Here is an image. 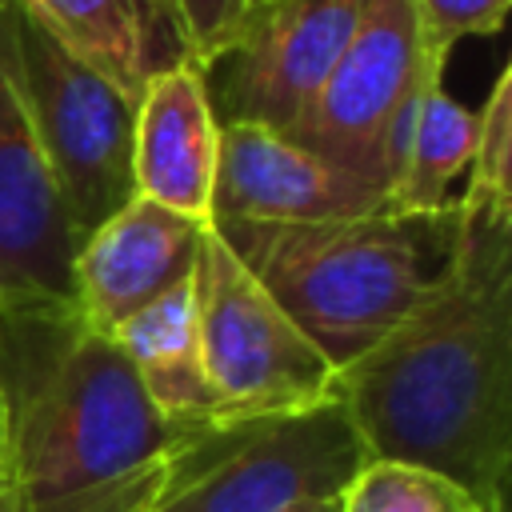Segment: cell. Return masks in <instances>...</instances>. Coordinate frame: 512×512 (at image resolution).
<instances>
[{"label": "cell", "instance_id": "cell-1", "mask_svg": "<svg viewBox=\"0 0 512 512\" xmlns=\"http://www.w3.org/2000/svg\"><path fill=\"white\" fill-rule=\"evenodd\" d=\"M368 460H404L508 512L512 204L456 192V252L432 296L336 372Z\"/></svg>", "mask_w": 512, "mask_h": 512}, {"label": "cell", "instance_id": "cell-2", "mask_svg": "<svg viewBox=\"0 0 512 512\" xmlns=\"http://www.w3.org/2000/svg\"><path fill=\"white\" fill-rule=\"evenodd\" d=\"M0 412L16 512H148L196 432L148 404L76 304L0 312Z\"/></svg>", "mask_w": 512, "mask_h": 512}, {"label": "cell", "instance_id": "cell-3", "mask_svg": "<svg viewBox=\"0 0 512 512\" xmlns=\"http://www.w3.org/2000/svg\"><path fill=\"white\" fill-rule=\"evenodd\" d=\"M212 232L340 372L448 276L456 204L448 212L376 208L304 224L220 220Z\"/></svg>", "mask_w": 512, "mask_h": 512}, {"label": "cell", "instance_id": "cell-4", "mask_svg": "<svg viewBox=\"0 0 512 512\" xmlns=\"http://www.w3.org/2000/svg\"><path fill=\"white\" fill-rule=\"evenodd\" d=\"M364 464V440L340 400L216 420L180 448L148 512H300L340 500Z\"/></svg>", "mask_w": 512, "mask_h": 512}, {"label": "cell", "instance_id": "cell-5", "mask_svg": "<svg viewBox=\"0 0 512 512\" xmlns=\"http://www.w3.org/2000/svg\"><path fill=\"white\" fill-rule=\"evenodd\" d=\"M192 288L220 420L308 412L336 400V368L212 228L204 232Z\"/></svg>", "mask_w": 512, "mask_h": 512}, {"label": "cell", "instance_id": "cell-6", "mask_svg": "<svg viewBox=\"0 0 512 512\" xmlns=\"http://www.w3.org/2000/svg\"><path fill=\"white\" fill-rule=\"evenodd\" d=\"M12 20L24 104L68 220L84 240L96 224H104L136 196V100L88 64L72 60L16 4Z\"/></svg>", "mask_w": 512, "mask_h": 512}, {"label": "cell", "instance_id": "cell-7", "mask_svg": "<svg viewBox=\"0 0 512 512\" xmlns=\"http://www.w3.org/2000/svg\"><path fill=\"white\" fill-rule=\"evenodd\" d=\"M428 76L436 72H424L420 64L408 0H364L328 80L284 136L388 196L384 136Z\"/></svg>", "mask_w": 512, "mask_h": 512}, {"label": "cell", "instance_id": "cell-8", "mask_svg": "<svg viewBox=\"0 0 512 512\" xmlns=\"http://www.w3.org/2000/svg\"><path fill=\"white\" fill-rule=\"evenodd\" d=\"M76 248L80 236L24 104L12 0H0V312L76 304Z\"/></svg>", "mask_w": 512, "mask_h": 512}, {"label": "cell", "instance_id": "cell-9", "mask_svg": "<svg viewBox=\"0 0 512 512\" xmlns=\"http://www.w3.org/2000/svg\"><path fill=\"white\" fill-rule=\"evenodd\" d=\"M364 0H268L248 32L204 68L220 124L292 132L344 52Z\"/></svg>", "mask_w": 512, "mask_h": 512}, {"label": "cell", "instance_id": "cell-10", "mask_svg": "<svg viewBox=\"0 0 512 512\" xmlns=\"http://www.w3.org/2000/svg\"><path fill=\"white\" fill-rule=\"evenodd\" d=\"M376 208H388L380 188L340 172L292 136L264 124H220L212 224H304Z\"/></svg>", "mask_w": 512, "mask_h": 512}, {"label": "cell", "instance_id": "cell-11", "mask_svg": "<svg viewBox=\"0 0 512 512\" xmlns=\"http://www.w3.org/2000/svg\"><path fill=\"white\" fill-rule=\"evenodd\" d=\"M208 228L212 224L132 196L76 248V312L112 336L144 304L192 280Z\"/></svg>", "mask_w": 512, "mask_h": 512}, {"label": "cell", "instance_id": "cell-12", "mask_svg": "<svg viewBox=\"0 0 512 512\" xmlns=\"http://www.w3.org/2000/svg\"><path fill=\"white\" fill-rule=\"evenodd\" d=\"M220 120L212 112L204 72L176 64L136 100L132 180L136 196L156 200L188 220L212 224Z\"/></svg>", "mask_w": 512, "mask_h": 512}, {"label": "cell", "instance_id": "cell-13", "mask_svg": "<svg viewBox=\"0 0 512 512\" xmlns=\"http://www.w3.org/2000/svg\"><path fill=\"white\" fill-rule=\"evenodd\" d=\"M48 40L120 92H140L184 60L164 0H12Z\"/></svg>", "mask_w": 512, "mask_h": 512}, {"label": "cell", "instance_id": "cell-14", "mask_svg": "<svg viewBox=\"0 0 512 512\" xmlns=\"http://www.w3.org/2000/svg\"><path fill=\"white\" fill-rule=\"evenodd\" d=\"M116 348L132 364L148 404L176 428H204L220 420L216 392L208 384L196 288L192 280L168 288L112 332Z\"/></svg>", "mask_w": 512, "mask_h": 512}, {"label": "cell", "instance_id": "cell-15", "mask_svg": "<svg viewBox=\"0 0 512 512\" xmlns=\"http://www.w3.org/2000/svg\"><path fill=\"white\" fill-rule=\"evenodd\" d=\"M476 148V112L460 104L444 84H428L408 152L388 188V208L400 212H448L456 204L452 184L468 172Z\"/></svg>", "mask_w": 512, "mask_h": 512}, {"label": "cell", "instance_id": "cell-16", "mask_svg": "<svg viewBox=\"0 0 512 512\" xmlns=\"http://www.w3.org/2000/svg\"><path fill=\"white\" fill-rule=\"evenodd\" d=\"M336 512H488V508L444 472L404 460H368L340 492Z\"/></svg>", "mask_w": 512, "mask_h": 512}, {"label": "cell", "instance_id": "cell-17", "mask_svg": "<svg viewBox=\"0 0 512 512\" xmlns=\"http://www.w3.org/2000/svg\"><path fill=\"white\" fill-rule=\"evenodd\" d=\"M464 196L512 204V72L504 68L476 108V148L464 172Z\"/></svg>", "mask_w": 512, "mask_h": 512}, {"label": "cell", "instance_id": "cell-18", "mask_svg": "<svg viewBox=\"0 0 512 512\" xmlns=\"http://www.w3.org/2000/svg\"><path fill=\"white\" fill-rule=\"evenodd\" d=\"M420 64L444 76L448 56L468 36H496L508 16V0H408Z\"/></svg>", "mask_w": 512, "mask_h": 512}, {"label": "cell", "instance_id": "cell-19", "mask_svg": "<svg viewBox=\"0 0 512 512\" xmlns=\"http://www.w3.org/2000/svg\"><path fill=\"white\" fill-rule=\"evenodd\" d=\"M268 0H164L184 60L192 68H212L256 20Z\"/></svg>", "mask_w": 512, "mask_h": 512}, {"label": "cell", "instance_id": "cell-20", "mask_svg": "<svg viewBox=\"0 0 512 512\" xmlns=\"http://www.w3.org/2000/svg\"><path fill=\"white\" fill-rule=\"evenodd\" d=\"M0 512H16V504H12V496H8V484H4V476H0Z\"/></svg>", "mask_w": 512, "mask_h": 512}, {"label": "cell", "instance_id": "cell-21", "mask_svg": "<svg viewBox=\"0 0 512 512\" xmlns=\"http://www.w3.org/2000/svg\"><path fill=\"white\" fill-rule=\"evenodd\" d=\"M300 512H336V500H328V504H312V508H300Z\"/></svg>", "mask_w": 512, "mask_h": 512}, {"label": "cell", "instance_id": "cell-22", "mask_svg": "<svg viewBox=\"0 0 512 512\" xmlns=\"http://www.w3.org/2000/svg\"><path fill=\"white\" fill-rule=\"evenodd\" d=\"M0 476H4V412H0Z\"/></svg>", "mask_w": 512, "mask_h": 512}]
</instances>
